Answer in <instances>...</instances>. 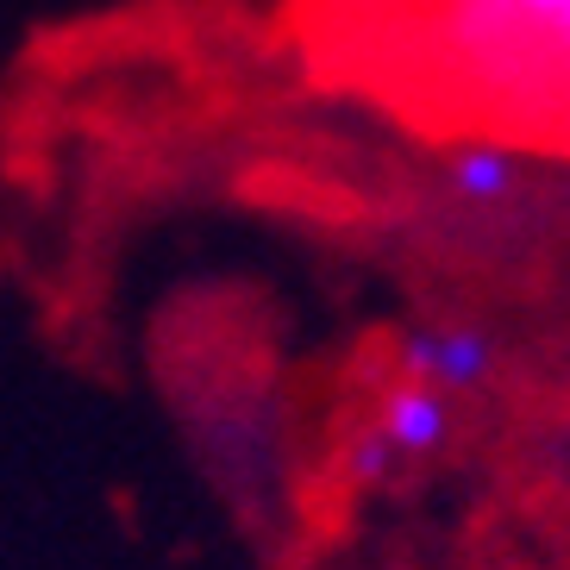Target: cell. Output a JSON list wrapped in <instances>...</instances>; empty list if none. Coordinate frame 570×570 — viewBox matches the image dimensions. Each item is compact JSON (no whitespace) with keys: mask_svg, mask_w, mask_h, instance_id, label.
<instances>
[{"mask_svg":"<svg viewBox=\"0 0 570 570\" xmlns=\"http://www.w3.org/2000/svg\"><path fill=\"white\" fill-rule=\"evenodd\" d=\"M395 26L439 95L489 132L570 145V0H420Z\"/></svg>","mask_w":570,"mask_h":570,"instance_id":"cell-1","label":"cell"},{"mask_svg":"<svg viewBox=\"0 0 570 570\" xmlns=\"http://www.w3.org/2000/svg\"><path fill=\"white\" fill-rule=\"evenodd\" d=\"M452 439H458L452 395H439V389L414 383V376H383L376 395L364 402V414H357V426L345 433L338 476L352 489H389L395 476L445 458Z\"/></svg>","mask_w":570,"mask_h":570,"instance_id":"cell-2","label":"cell"},{"mask_svg":"<svg viewBox=\"0 0 570 570\" xmlns=\"http://www.w3.org/2000/svg\"><path fill=\"white\" fill-rule=\"evenodd\" d=\"M389 376H414L439 395H483L502 376V333L470 314H426L389 338Z\"/></svg>","mask_w":570,"mask_h":570,"instance_id":"cell-3","label":"cell"},{"mask_svg":"<svg viewBox=\"0 0 570 570\" xmlns=\"http://www.w3.org/2000/svg\"><path fill=\"white\" fill-rule=\"evenodd\" d=\"M533 157L527 145L508 132H470L464 145L439 157V195H445V214L470 219V226H502L520 219L533 202Z\"/></svg>","mask_w":570,"mask_h":570,"instance_id":"cell-4","label":"cell"},{"mask_svg":"<svg viewBox=\"0 0 570 570\" xmlns=\"http://www.w3.org/2000/svg\"><path fill=\"white\" fill-rule=\"evenodd\" d=\"M320 19H364V26H395L420 7V0H302Z\"/></svg>","mask_w":570,"mask_h":570,"instance_id":"cell-5","label":"cell"}]
</instances>
